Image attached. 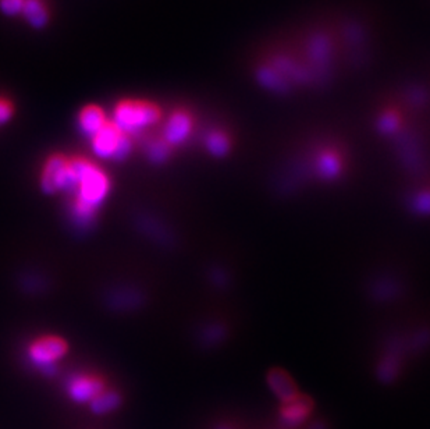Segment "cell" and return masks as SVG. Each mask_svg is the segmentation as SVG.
Instances as JSON below:
<instances>
[{
    "mask_svg": "<svg viewBox=\"0 0 430 429\" xmlns=\"http://www.w3.org/2000/svg\"><path fill=\"white\" fill-rule=\"evenodd\" d=\"M148 155L152 162H156V163L165 162L166 158L169 156V144L165 139L152 142L148 148Z\"/></svg>",
    "mask_w": 430,
    "mask_h": 429,
    "instance_id": "5bb4252c",
    "label": "cell"
},
{
    "mask_svg": "<svg viewBox=\"0 0 430 429\" xmlns=\"http://www.w3.org/2000/svg\"><path fill=\"white\" fill-rule=\"evenodd\" d=\"M220 429H226V428H220Z\"/></svg>",
    "mask_w": 430,
    "mask_h": 429,
    "instance_id": "ac0fdd59",
    "label": "cell"
},
{
    "mask_svg": "<svg viewBox=\"0 0 430 429\" xmlns=\"http://www.w3.org/2000/svg\"><path fill=\"white\" fill-rule=\"evenodd\" d=\"M270 386L275 390V393L284 402H291L297 397L296 386L291 381H289L287 376L282 374H275L273 378H270Z\"/></svg>",
    "mask_w": 430,
    "mask_h": 429,
    "instance_id": "8fae6325",
    "label": "cell"
},
{
    "mask_svg": "<svg viewBox=\"0 0 430 429\" xmlns=\"http://www.w3.org/2000/svg\"><path fill=\"white\" fill-rule=\"evenodd\" d=\"M21 15L35 29L45 28L50 20V11L45 0H25Z\"/></svg>",
    "mask_w": 430,
    "mask_h": 429,
    "instance_id": "9c48e42d",
    "label": "cell"
},
{
    "mask_svg": "<svg viewBox=\"0 0 430 429\" xmlns=\"http://www.w3.org/2000/svg\"><path fill=\"white\" fill-rule=\"evenodd\" d=\"M208 148L216 156H221L228 149V138L223 132H212L208 137Z\"/></svg>",
    "mask_w": 430,
    "mask_h": 429,
    "instance_id": "4fadbf2b",
    "label": "cell"
},
{
    "mask_svg": "<svg viewBox=\"0 0 430 429\" xmlns=\"http://www.w3.org/2000/svg\"><path fill=\"white\" fill-rule=\"evenodd\" d=\"M67 353V343L60 337H42L36 340L29 348V357L42 368H49L55 361Z\"/></svg>",
    "mask_w": 430,
    "mask_h": 429,
    "instance_id": "277c9868",
    "label": "cell"
},
{
    "mask_svg": "<svg viewBox=\"0 0 430 429\" xmlns=\"http://www.w3.org/2000/svg\"><path fill=\"white\" fill-rule=\"evenodd\" d=\"M25 0H0V13L7 17L21 15Z\"/></svg>",
    "mask_w": 430,
    "mask_h": 429,
    "instance_id": "9a60e30c",
    "label": "cell"
},
{
    "mask_svg": "<svg viewBox=\"0 0 430 429\" xmlns=\"http://www.w3.org/2000/svg\"><path fill=\"white\" fill-rule=\"evenodd\" d=\"M120 396L116 392H102L91 402V410L95 414H106L120 406Z\"/></svg>",
    "mask_w": 430,
    "mask_h": 429,
    "instance_id": "7c38bea8",
    "label": "cell"
},
{
    "mask_svg": "<svg viewBox=\"0 0 430 429\" xmlns=\"http://www.w3.org/2000/svg\"><path fill=\"white\" fill-rule=\"evenodd\" d=\"M312 429H322V428H321V427H318V425H317V427H314V428H312Z\"/></svg>",
    "mask_w": 430,
    "mask_h": 429,
    "instance_id": "e0dca14e",
    "label": "cell"
},
{
    "mask_svg": "<svg viewBox=\"0 0 430 429\" xmlns=\"http://www.w3.org/2000/svg\"><path fill=\"white\" fill-rule=\"evenodd\" d=\"M162 118V109L151 101L127 98L116 104L113 109L111 121L120 128L121 132L130 134L139 132Z\"/></svg>",
    "mask_w": 430,
    "mask_h": 429,
    "instance_id": "7a4b0ae2",
    "label": "cell"
},
{
    "mask_svg": "<svg viewBox=\"0 0 430 429\" xmlns=\"http://www.w3.org/2000/svg\"><path fill=\"white\" fill-rule=\"evenodd\" d=\"M63 190L77 194L76 214L87 219L106 198L110 183L106 173L95 163L84 158H74L69 161L67 179Z\"/></svg>",
    "mask_w": 430,
    "mask_h": 429,
    "instance_id": "6da1fadb",
    "label": "cell"
},
{
    "mask_svg": "<svg viewBox=\"0 0 430 429\" xmlns=\"http://www.w3.org/2000/svg\"><path fill=\"white\" fill-rule=\"evenodd\" d=\"M109 118L106 113L99 105H85L78 113V127L80 130L88 135L94 137L106 123Z\"/></svg>",
    "mask_w": 430,
    "mask_h": 429,
    "instance_id": "ba28073f",
    "label": "cell"
},
{
    "mask_svg": "<svg viewBox=\"0 0 430 429\" xmlns=\"http://www.w3.org/2000/svg\"><path fill=\"white\" fill-rule=\"evenodd\" d=\"M104 390V382L95 376H77L69 385V395L77 403H91Z\"/></svg>",
    "mask_w": 430,
    "mask_h": 429,
    "instance_id": "52a82bcc",
    "label": "cell"
},
{
    "mask_svg": "<svg viewBox=\"0 0 430 429\" xmlns=\"http://www.w3.org/2000/svg\"><path fill=\"white\" fill-rule=\"evenodd\" d=\"M125 134L109 120L108 123L91 138V145L95 155L101 159H114Z\"/></svg>",
    "mask_w": 430,
    "mask_h": 429,
    "instance_id": "5b68a950",
    "label": "cell"
},
{
    "mask_svg": "<svg viewBox=\"0 0 430 429\" xmlns=\"http://www.w3.org/2000/svg\"><path fill=\"white\" fill-rule=\"evenodd\" d=\"M294 400L289 402L290 404L284 409V411L282 414L284 424L289 425V427H296V425L301 424L307 418V416L311 410L308 400H300V402H294Z\"/></svg>",
    "mask_w": 430,
    "mask_h": 429,
    "instance_id": "30bf717a",
    "label": "cell"
},
{
    "mask_svg": "<svg viewBox=\"0 0 430 429\" xmlns=\"http://www.w3.org/2000/svg\"><path fill=\"white\" fill-rule=\"evenodd\" d=\"M69 161L62 154H55L46 161L41 177V189L45 194H56L63 190L67 179Z\"/></svg>",
    "mask_w": 430,
    "mask_h": 429,
    "instance_id": "3957f363",
    "label": "cell"
},
{
    "mask_svg": "<svg viewBox=\"0 0 430 429\" xmlns=\"http://www.w3.org/2000/svg\"><path fill=\"white\" fill-rule=\"evenodd\" d=\"M14 114V105L10 100L0 97V125L11 120Z\"/></svg>",
    "mask_w": 430,
    "mask_h": 429,
    "instance_id": "2e32d148",
    "label": "cell"
},
{
    "mask_svg": "<svg viewBox=\"0 0 430 429\" xmlns=\"http://www.w3.org/2000/svg\"><path fill=\"white\" fill-rule=\"evenodd\" d=\"M193 125V114L186 109H177L169 116L165 123L163 139L169 145H179L188 138Z\"/></svg>",
    "mask_w": 430,
    "mask_h": 429,
    "instance_id": "8992f818",
    "label": "cell"
}]
</instances>
